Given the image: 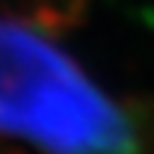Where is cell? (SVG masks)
<instances>
[{
	"mask_svg": "<svg viewBox=\"0 0 154 154\" xmlns=\"http://www.w3.org/2000/svg\"><path fill=\"white\" fill-rule=\"evenodd\" d=\"M0 136L42 154H154V119L107 92L65 48L0 15Z\"/></svg>",
	"mask_w": 154,
	"mask_h": 154,
	"instance_id": "1",
	"label": "cell"
}]
</instances>
